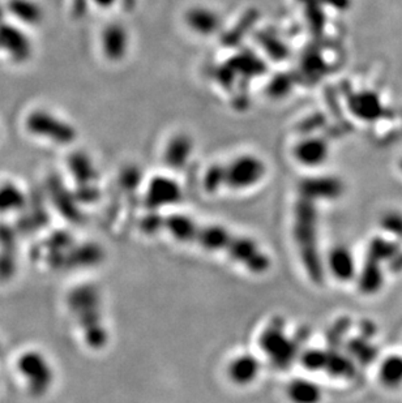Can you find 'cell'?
<instances>
[{
	"mask_svg": "<svg viewBox=\"0 0 402 403\" xmlns=\"http://www.w3.org/2000/svg\"><path fill=\"white\" fill-rule=\"evenodd\" d=\"M261 369V364L259 359L251 354L236 355L233 358L227 367H226V374L229 380L239 386H245L254 383L259 377Z\"/></svg>",
	"mask_w": 402,
	"mask_h": 403,
	"instance_id": "ba28073f",
	"label": "cell"
},
{
	"mask_svg": "<svg viewBox=\"0 0 402 403\" xmlns=\"http://www.w3.org/2000/svg\"><path fill=\"white\" fill-rule=\"evenodd\" d=\"M234 236L236 235L227 227L222 226V225H216V224L200 225L199 224L192 244H197L206 252L227 254Z\"/></svg>",
	"mask_w": 402,
	"mask_h": 403,
	"instance_id": "8992f818",
	"label": "cell"
},
{
	"mask_svg": "<svg viewBox=\"0 0 402 403\" xmlns=\"http://www.w3.org/2000/svg\"><path fill=\"white\" fill-rule=\"evenodd\" d=\"M105 49L108 50L111 55H120L124 47V34L119 28H110L105 34Z\"/></svg>",
	"mask_w": 402,
	"mask_h": 403,
	"instance_id": "cb8c5ba5",
	"label": "cell"
},
{
	"mask_svg": "<svg viewBox=\"0 0 402 403\" xmlns=\"http://www.w3.org/2000/svg\"><path fill=\"white\" fill-rule=\"evenodd\" d=\"M347 351L361 364H368L376 358V347L371 344L368 338H353L347 342Z\"/></svg>",
	"mask_w": 402,
	"mask_h": 403,
	"instance_id": "ffe728a7",
	"label": "cell"
},
{
	"mask_svg": "<svg viewBox=\"0 0 402 403\" xmlns=\"http://www.w3.org/2000/svg\"><path fill=\"white\" fill-rule=\"evenodd\" d=\"M324 371L333 377L349 379L355 374V364L346 355L340 354L337 351H328V359Z\"/></svg>",
	"mask_w": 402,
	"mask_h": 403,
	"instance_id": "e0dca14e",
	"label": "cell"
},
{
	"mask_svg": "<svg viewBox=\"0 0 402 403\" xmlns=\"http://www.w3.org/2000/svg\"><path fill=\"white\" fill-rule=\"evenodd\" d=\"M328 359V351L320 349H310L302 354V364L308 371H324Z\"/></svg>",
	"mask_w": 402,
	"mask_h": 403,
	"instance_id": "603a6c76",
	"label": "cell"
},
{
	"mask_svg": "<svg viewBox=\"0 0 402 403\" xmlns=\"http://www.w3.org/2000/svg\"><path fill=\"white\" fill-rule=\"evenodd\" d=\"M294 235L304 269L315 284L324 278V264L319 249L317 210L314 201L301 200L295 207Z\"/></svg>",
	"mask_w": 402,
	"mask_h": 403,
	"instance_id": "6da1fadb",
	"label": "cell"
},
{
	"mask_svg": "<svg viewBox=\"0 0 402 403\" xmlns=\"http://www.w3.org/2000/svg\"><path fill=\"white\" fill-rule=\"evenodd\" d=\"M99 4H102V6H110L114 0H96Z\"/></svg>",
	"mask_w": 402,
	"mask_h": 403,
	"instance_id": "83f0119b",
	"label": "cell"
},
{
	"mask_svg": "<svg viewBox=\"0 0 402 403\" xmlns=\"http://www.w3.org/2000/svg\"><path fill=\"white\" fill-rule=\"evenodd\" d=\"M286 395L292 403H320L323 400V389L310 379H294L286 388Z\"/></svg>",
	"mask_w": 402,
	"mask_h": 403,
	"instance_id": "7c38bea8",
	"label": "cell"
},
{
	"mask_svg": "<svg viewBox=\"0 0 402 403\" xmlns=\"http://www.w3.org/2000/svg\"><path fill=\"white\" fill-rule=\"evenodd\" d=\"M3 20V10L0 8V21Z\"/></svg>",
	"mask_w": 402,
	"mask_h": 403,
	"instance_id": "f1b7e54d",
	"label": "cell"
},
{
	"mask_svg": "<svg viewBox=\"0 0 402 403\" xmlns=\"http://www.w3.org/2000/svg\"><path fill=\"white\" fill-rule=\"evenodd\" d=\"M0 49L6 50L16 60L27 59L30 54V43L20 30L1 24L0 25Z\"/></svg>",
	"mask_w": 402,
	"mask_h": 403,
	"instance_id": "30bf717a",
	"label": "cell"
},
{
	"mask_svg": "<svg viewBox=\"0 0 402 403\" xmlns=\"http://www.w3.org/2000/svg\"><path fill=\"white\" fill-rule=\"evenodd\" d=\"M350 325H352V323H350L349 318L338 320L328 332V342L332 346H337V344H341L343 337L347 333V330L350 329Z\"/></svg>",
	"mask_w": 402,
	"mask_h": 403,
	"instance_id": "484cf974",
	"label": "cell"
},
{
	"mask_svg": "<svg viewBox=\"0 0 402 403\" xmlns=\"http://www.w3.org/2000/svg\"><path fill=\"white\" fill-rule=\"evenodd\" d=\"M197 226L199 224L192 217L180 213L168 217L162 224V227L166 230L168 235L182 244L192 243Z\"/></svg>",
	"mask_w": 402,
	"mask_h": 403,
	"instance_id": "4fadbf2b",
	"label": "cell"
},
{
	"mask_svg": "<svg viewBox=\"0 0 402 403\" xmlns=\"http://www.w3.org/2000/svg\"><path fill=\"white\" fill-rule=\"evenodd\" d=\"M329 273L341 282H350L357 277V263L352 251L345 246H336L326 257Z\"/></svg>",
	"mask_w": 402,
	"mask_h": 403,
	"instance_id": "9c48e42d",
	"label": "cell"
},
{
	"mask_svg": "<svg viewBox=\"0 0 402 403\" xmlns=\"http://www.w3.org/2000/svg\"><path fill=\"white\" fill-rule=\"evenodd\" d=\"M188 21H189V25L197 31L210 33L216 28L217 17L209 10H192L188 15Z\"/></svg>",
	"mask_w": 402,
	"mask_h": 403,
	"instance_id": "7402d4cb",
	"label": "cell"
},
{
	"mask_svg": "<svg viewBox=\"0 0 402 403\" xmlns=\"http://www.w3.org/2000/svg\"><path fill=\"white\" fill-rule=\"evenodd\" d=\"M225 186L236 191L255 187L265 177V165L254 156H241L224 168Z\"/></svg>",
	"mask_w": 402,
	"mask_h": 403,
	"instance_id": "3957f363",
	"label": "cell"
},
{
	"mask_svg": "<svg viewBox=\"0 0 402 403\" xmlns=\"http://www.w3.org/2000/svg\"><path fill=\"white\" fill-rule=\"evenodd\" d=\"M180 188L168 177H156L148 189V200L155 207L171 205L179 201Z\"/></svg>",
	"mask_w": 402,
	"mask_h": 403,
	"instance_id": "8fae6325",
	"label": "cell"
},
{
	"mask_svg": "<svg viewBox=\"0 0 402 403\" xmlns=\"http://www.w3.org/2000/svg\"><path fill=\"white\" fill-rule=\"evenodd\" d=\"M226 255L252 274H263L271 268L269 256L248 236H234Z\"/></svg>",
	"mask_w": 402,
	"mask_h": 403,
	"instance_id": "277c9868",
	"label": "cell"
},
{
	"mask_svg": "<svg viewBox=\"0 0 402 403\" xmlns=\"http://www.w3.org/2000/svg\"><path fill=\"white\" fill-rule=\"evenodd\" d=\"M8 10L27 24H36L41 20V10L30 0H10Z\"/></svg>",
	"mask_w": 402,
	"mask_h": 403,
	"instance_id": "d6986e66",
	"label": "cell"
},
{
	"mask_svg": "<svg viewBox=\"0 0 402 403\" xmlns=\"http://www.w3.org/2000/svg\"><path fill=\"white\" fill-rule=\"evenodd\" d=\"M260 347L272 364L278 368H286L294 362L299 344L295 338H290L285 333V324L282 320L275 318L269 326H266L259 339Z\"/></svg>",
	"mask_w": 402,
	"mask_h": 403,
	"instance_id": "7a4b0ae2",
	"label": "cell"
},
{
	"mask_svg": "<svg viewBox=\"0 0 402 403\" xmlns=\"http://www.w3.org/2000/svg\"><path fill=\"white\" fill-rule=\"evenodd\" d=\"M399 254H400V247L396 243L382 239V237H375L373 240H371L368 247L367 257L382 264V261H392Z\"/></svg>",
	"mask_w": 402,
	"mask_h": 403,
	"instance_id": "ac0fdd59",
	"label": "cell"
},
{
	"mask_svg": "<svg viewBox=\"0 0 402 403\" xmlns=\"http://www.w3.org/2000/svg\"><path fill=\"white\" fill-rule=\"evenodd\" d=\"M0 349H1V344H0Z\"/></svg>",
	"mask_w": 402,
	"mask_h": 403,
	"instance_id": "f546056e",
	"label": "cell"
},
{
	"mask_svg": "<svg viewBox=\"0 0 402 403\" xmlns=\"http://www.w3.org/2000/svg\"><path fill=\"white\" fill-rule=\"evenodd\" d=\"M382 227L389 234L402 237V214L397 212H389L380 219Z\"/></svg>",
	"mask_w": 402,
	"mask_h": 403,
	"instance_id": "d4e9b609",
	"label": "cell"
},
{
	"mask_svg": "<svg viewBox=\"0 0 402 403\" xmlns=\"http://www.w3.org/2000/svg\"><path fill=\"white\" fill-rule=\"evenodd\" d=\"M326 156V152L317 142H306L301 148L296 150L298 159L308 166H316L320 163Z\"/></svg>",
	"mask_w": 402,
	"mask_h": 403,
	"instance_id": "44dd1931",
	"label": "cell"
},
{
	"mask_svg": "<svg viewBox=\"0 0 402 403\" xmlns=\"http://www.w3.org/2000/svg\"><path fill=\"white\" fill-rule=\"evenodd\" d=\"M27 126L29 128L30 132L45 138H52L59 142H66L73 138L72 128L48 112L42 111L33 112L27 120Z\"/></svg>",
	"mask_w": 402,
	"mask_h": 403,
	"instance_id": "52a82bcc",
	"label": "cell"
},
{
	"mask_svg": "<svg viewBox=\"0 0 402 403\" xmlns=\"http://www.w3.org/2000/svg\"><path fill=\"white\" fill-rule=\"evenodd\" d=\"M358 287L366 295H373L380 291L384 284L382 264L373 258H366L362 269L357 272Z\"/></svg>",
	"mask_w": 402,
	"mask_h": 403,
	"instance_id": "9a60e30c",
	"label": "cell"
},
{
	"mask_svg": "<svg viewBox=\"0 0 402 403\" xmlns=\"http://www.w3.org/2000/svg\"><path fill=\"white\" fill-rule=\"evenodd\" d=\"M302 193L306 200H336L343 193V184L331 177L313 179L306 182L302 187Z\"/></svg>",
	"mask_w": 402,
	"mask_h": 403,
	"instance_id": "5bb4252c",
	"label": "cell"
},
{
	"mask_svg": "<svg viewBox=\"0 0 402 403\" xmlns=\"http://www.w3.org/2000/svg\"><path fill=\"white\" fill-rule=\"evenodd\" d=\"M379 379L384 386L396 389L402 385V355L387 356L379 367Z\"/></svg>",
	"mask_w": 402,
	"mask_h": 403,
	"instance_id": "2e32d148",
	"label": "cell"
},
{
	"mask_svg": "<svg viewBox=\"0 0 402 403\" xmlns=\"http://www.w3.org/2000/svg\"><path fill=\"white\" fill-rule=\"evenodd\" d=\"M17 371L33 394L45 393L52 383L51 365L48 359L37 351H27L25 354H21L17 362Z\"/></svg>",
	"mask_w": 402,
	"mask_h": 403,
	"instance_id": "5b68a950",
	"label": "cell"
},
{
	"mask_svg": "<svg viewBox=\"0 0 402 403\" xmlns=\"http://www.w3.org/2000/svg\"><path fill=\"white\" fill-rule=\"evenodd\" d=\"M225 184V175L224 168H212L206 175V188L210 192H215L218 188Z\"/></svg>",
	"mask_w": 402,
	"mask_h": 403,
	"instance_id": "4316f807",
	"label": "cell"
}]
</instances>
